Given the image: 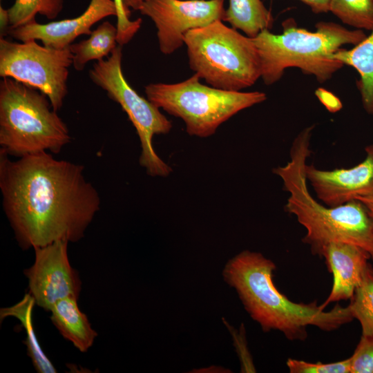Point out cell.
I'll return each mask as SVG.
<instances>
[{"mask_svg":"<svg viewBox=\"0 0 373 373\" xmlns=\"http://www.w3.org/2000/svg\"><path fill=\"white\" fill-rule=\"evenodd\" d=\"M10 17L8 9L3 8L0 6V32L1 37H3L5 35L8 34V29L10 28Z\"/></svg>","mask_w":373,"mask_h":373,"instance_id":"83f0119b","label":"cell"},{"mask_svg":"<svg viewBox=\"0 0 373 373\" xmlns=\"http://www.w3.org/2000/svg\"><path fill=\"white\" fill-rule=\"evenodd\" d=\"M66 240H57L34 248L35 262L24 274L28 279L29 294L35 303L46 311L59 300L78 298L81 280L69 262Z\"/></svg>","mask_w":373,"mask_h":373,"instance_id":"8fae6325","label":"cell"},{"mask_svg":"<svg viewBox=\"0 0 373 373\" xmlns=\"http://www.w3.org/2000/svg\"><path fill=\"white\" fill-rule=\"evenodd\" d=\"M35 303L33 297L30 294H27L16 305L2 309L1 316L3 318L6 316H15L22 322L28 332L26 344L28 347V354L32 358L36 370L40 373H55L56 369L39 345L32 329V311Z\"/></svg>","mask_w":373,"mask_h":373,"instance_id":"d6986e66","label":"cell"},{"mask_svg":"<svg viewBox=\"0 0 373 373\" xmlns=\"http://www.w3.org/2000/svg\"><path fill=\"white\" fill-rule=\"evenodd\" d=\"M122 48L117 46L106 59L97 61L89 70L90 80L117 103L135 127L140 142V164L150 176L166 177L172 169L156 153L153 138L166 134L172 123L157 106L140 95L127 82L122 68Z\"/></svg>","mask_w":373,"mask_h":373,"instance_id":"ba28073f","label":"cell"},{"mask_svg":"<svg viewBox=\"0 0 373 373\" xmlns=\"http://www.w3.org/2000/svg\"><path fill=\"white\" fill-rule=\"evenodd\" d=\"M275 263L262 254L244 250L228 260L224 282L233 288L245 309L264 332L278 331L291 341L307 338V327L332 332L354 318L349 307L336 305L325 311L316 301L295 303L274 285Z\"/></svg>","mask_w":373,"mask_h":373,"instance_id":"7a4b0ae2","label":"cell"},{"mask_svg":"<svg viewBox=\"0 0 373 373\" xmlns=\"http://www.w3.org/2000/svg\"><path fill=\"white\" fill-rule=\"evenodd\" d=\"M184 42L191 69L211 86L241 91L260 78V61L252 38L222 20L188 31Z\"/></svg>","mask_w":373,"mask_h":373,"instance_id":"8992f818","label":"cell"},{"mask_svg":"<svg viewBox=\"0 0 373 373\" xmlns=\"http://www.w3.org/2000/svg\"><path fill=\"white\" fill-rule=\"evenodd\" d=\"M365 151V159L349 169L327 171L306 165L307 180L322 203L334 207L373 195V145L366 147Z\"/></svg>","mask_w":373,"mask_h":373,"instance_id":"7c38bea8","label":"cell"},{"mask_svg":"<svg viewBox=\"0 0 373 373\" xmlns=\"http://www.w3.org/2000/svg\"><path fill=\"white\" fill-rule=\"evenodd\" d=\"M0 151V189L5 213L23 249L57 240L77 242L99 209L84 166L47 151L12 160Z\"/></svg>","mask_w":373,"mask_h":373,"instance_id":"6da1fadb","label":"cell"},{"mask_svg":"<svg viewBox=\"0 0 373 373\" xmlns=\"http://www.w3.org/2000/svg\"><path fill=\"white\" fill-rule=\"evenodd\" d=\"M222 21L253 38L261 31L271 29L274 17L261 0H229Z\"/></svg>","mask_w":373,"mask_h":373,"instance_id":"e0dca14e","label":"cell"},{"mask_svg":"<svg viewBox=\"0 0 373 373\" xmlns=\"http://www.w3.org/2000/svg\"><path fill=\"white\" fill-rule=\"evenodd\" d=\"M349 307L358 321L363 335L373 336V266L369 262Z\"/></svg>","mask_w":373,"mask_h":373,"instance_id":"ffe728a7","label":"cell"},{"mask_svg":"<svg viewBox=\"0 0 373 373\" xmlns=\"http://www.w3.org/2000/svg\"><path fill=\"white\" fill-rule=\"evenodd\" d=\"M117 7V44L120 46L128 44L140 30L142 20L140 18L131 20V13L124 5L123 0H113Z\"/></svg>","mask_w":373,"mask_h":373,"instance_id":"d4e9b609","label":"cell"},{"mask_svg":"<svg viewBox=\"0 0 373 373\" xmlns=\"http://www.w3.org/2000/svg\"><path fill=\"white\" fill-rule=\"evenodd\" d=\"M315 95L319 101L331 113H336L340 111L343 104L341 100L330 91L319 88L315 91Z\"/></svg>","mask_w":373,"mask_h":373,"instance_id":"484cf974","label":"cell"},{"mask_svg":"<svg viewBox=\"0 0 373 373\" xmlns=\"http://www.w3.org/2000/svg\"><path fill=\"white\" fill-rule=\"evenodd\" d=\"M327 267L333 276L331 291L321 306L323 309L331 303L351 300L361 283L365 270L371 260L363 249L345 242H332L323 250Z\"/></svg>","mask_w":373,"mask_h":373,"instance_id":"5bb4252c","label":"cell"},{"mask_svg":"<svg viewBox=\"0 0 373 373\" xmlns=\"http://www.w3.org/2000/svg\"><path fill=\"white\" fill-rule=\"evenodd\" d=\"M194 74L175 84L153 83L144 87L147 99L158 108L182 119L191 136L208 137L239 111L262 103L261 91H231L206 86Z\"/></svg>","mask_w":373,"mask_h":373,"instance_id":"52a82bcc","label":"cell"},{"mask_svg":"<svg viewBox=\"0 0 373 373\" xmlns=\"http://www.w3.org/2000/svg\"><path fill=\"white\" fill-rule=\"evenodd\" d=\"M50 312L53 325L77 350L86 352L92 347L97 333L91 327L86 315L79 309L77 298L59 300Z\"/></svg>","mask_w":373,"mask_h":373,"instance_id":"9a60e30c","label":"cell"},{"mask_svg":"<svg viewBox=\"0 0 373 373\" xmlns=\"http://www.w3.org/2000/svg\"><path fill=\"white\" fill-rule=\"evenodd\" d=\"M350 359V373H373V336H361Z\"/></svg>","mask_w":373,"mask_h":373,"instance_id":"cb8c5ba5","label":"cell"},{"mask_svg":"<svg viewBox=\"0 0 373 373\" xmlns=\"http://www.w3.org/2000/svg\"><path fill=\"white\" fill-rule=\"evenodd\" d=\"M315 27L311 32L288 19L283 23L282 34L264 30L252 38L260 61V78L267 86L279 81L291 67L324 83L344 66L332 55L344 45H357L367 36L363 30H350L334 22L320 21Z\"/></svg>","mask_w":373,"mask_h":373,"instance_id":"277c9868","label":"cell"},{"mask_svg":"<svg viewBox=\"0 0 373 373\" xmlns=\"http://www.w3.org/2000/svg\"><path fill=\"white\" fill-rule=\"evenodd\" d=\"M146 0H123L126 9L131 12V10H138L140 6Z\"/></svg>","mask_w":373,"mask_h":373,"instance_id":"f546056e","label":"cell"},{"mask_svg":"<svg viewBox=\"0 0 373 373\" xmlns=\"http://www.w3.org/2000/svg\"><path fill=\"white\" fill-rule=\"evenodd\" d=\"M73 57L70 48L56 49L39 45L35 40L17 42L0 38V76L43 93L57 112L68 93Z\"/></svg>","mask_w":373,"mask_h":373,"instance_id":"9c48e42d","label":"cell"},{"mask_svg":"<svg viewBox=\"0 0 373 373\" xmlns=\"http://www.w3.org/2000/svg\"><path fill=\"white\" fill-rule=\"evenodd\" d=\"M64 3V0H15L13 5L8 8L10 28L35 20L38 14L48 19H54L63 10Z\"/></svg>","mask_w":373,"mask_h":373,"instance_id":"44dd1931","label":"cell"},{"mask_svg":"<svg viewBox=\"0 0 373 373\" xmlns=\"http://www.w3.org/2000/svg\"><path fill=\"white\" fill-rule=\"evenodd\" d=\"M313 128L311 126L298 134L293 142L289 161L273 170L289 193L285 210L305 229L303 242L309 246L313 255L321 257L327 245L345 242L365 249L373 260V223L363 204L354 200L338 207H327L308 190L305 167L311 153Z\"/></svg>","mask_w":373,"mask_h":373,"instance_id":"3957f363","label":"cell"},{"mask_svg":"<svg viewBox=\"0 0 373 373\" xmlns=\"http://www.w3.org/2000/svg\"><path fill=\"white\" fill-rule=\"evenodd\" d=\"M88 36L69 46L73 55V66L77 71L83 70L90 61L108 57L117 47V28L108 21L99 24Z\"/></svg>","mask_w":373,"mask_h":373,"instance_id":"ac0fdd59","label":"cell"},{"mask_svg":"<svg viewBox=\"0 0 373 373\" xmlns=\"http://www.w3.org/2000/svg\"><path fill=\"white\" fill-rule=\"evenodd\" d=\"M332 57L358 73L356 86L364 110L373 114V30L369 36L350 50L340 48Z\"/></svg>","mask_w":373,"mask_h":373,"instance_id":"2e32d148","label":"cell"},{"mask_svg":"<svg viewBox=\"0 0 373 373\" xmlns=\"http://www.w3.org/2000/svg\"><path fill=\"white\" fill-rule=\"evenodd\" d=\"M307 4L315 14L329 12L330 0H300Z\"/></svg>","mask_w":373,"mask_h":373,"instance_id":"4316f807","label":"cell"},{"mask_svg":"<svg viewBox=\"0 0 373 373\" xmlns=\"http://www.w3.org/2000/svg\"><path fill=\"white\" fill-rule=\"evenodd\" d=\"M110 16H117L113 0H90L86 9L76 17L47 23L34 20L8 29V35L19 41H41L45 46L64 49L69 48L79 36L90 35L94 24Z\"/></svg>","mask_w":373,"mask_h":373,"instance_id":"4fadbf2b","label":"cell"},{"mask_svg":"<svg viewBox=\"0 0 373 373\" xmlns=\"http://www.w3.org/2000/svg\"><path fill=\"white\" fill-rule=\"evenodd\" d=\"M329 12L358 30H373V0H330Z\"/></svg>","mask_w":373,"mask_h":373,"instance_id":"7402d4cb","label":"cell"},{"mask_svg":"<svg viewBox=\"0 0 373 373\" xmlns=\"http://www.w3.org/2000/svg\"><path fill=\"white\" fill-rule=\"evenodd\" d=\"M224 0H146L139 8L157 28L159 48L170 55L181 48L185 34L223 20Z\"/></svg>","mask_w":373,"mask_h":373,"instance_id":"30bf717a","label":"cell"},{"mask_svg":"<svg viewBox=\"0 0 373 373\" xmlns=\"http://www.w3.org/2000/svg\"><path fill=\"white\" fill-rule=\"evenodd\" d=\"M286 364L290 373H350V358L332 363H311L288 358Z\"/></svg>","mask_w":373,"mask_h":373,"instance_id":"603a6c76","label":"cell"},{"mask_svg":"<svg viewBox=\"0 0 373 373\" xmlns=\"http://www.w3.org/2000/svg\"><path fill=\"white\" fill-rule=\"evenodd\" d=\"M71 140L69 129L39 90L10 77L0 82V151L20 157L57 154Z\"/></svg>","mask_w":373,"mask_h":373,"instance_id":"5b68a950","label":"cell"},{"mask_svg":"<svg viewBox=\"0 0 373 373\" xmlns=\"http://www.w3.org/2000/svg\"><path fill=\"white\" fill-rule=\"evenodd\" d=\"M356 200L360 201L365 207L368 215L373 223V195L369 196L358 197Z\"/></svg>","mask_w":373,"mask_h":373,"instance_id":"f1b7e54d","label":"cell"}]
</instances>
